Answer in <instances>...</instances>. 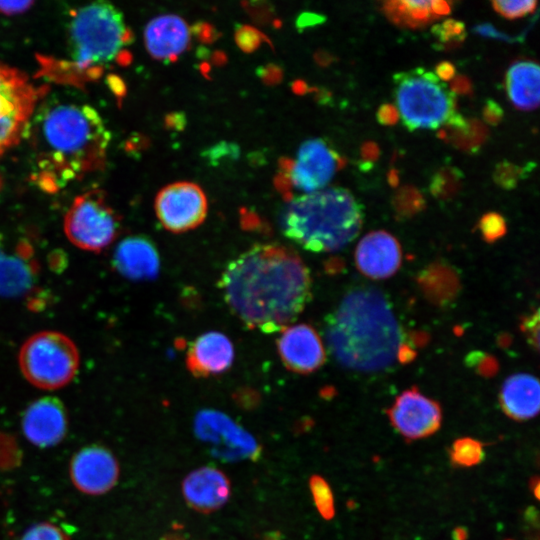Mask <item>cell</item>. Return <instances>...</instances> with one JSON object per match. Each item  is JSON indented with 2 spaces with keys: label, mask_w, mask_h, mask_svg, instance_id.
<instances>
[{
  "label": "cell",
  "mask_w": 540,
  "mask_h": 540,
  "mask_svg": "<svg viewBox=\"0 0 540 540\" xmlns=\"http://www.w3.org/2000/svg\"><path fill=\"white\" fill-rule=\"evenodd\" d=\"M219 288L240 321L264 333L288 327L312 297L309 269L279 244H256L230 261Z\"/></svg>",
  "instance_id": "6da1fadb"
},
{
  "label": "cell",
  "mask_w": 540,
  "mask_h": 540,
  "mask_svg": "<svg viewBox=\"0 0 540 540\" xmlns=\"http://www.w3.org/2000/svg\"><path fill=\"white\" fill-rule=\"evenodd\" d=\"M28 132L38 184L49 191L99 169L111 137L94 107L68 99H52L37 106Z\"/></svg>",
  "instance_id": "7a4b0ae2"
},
{
  "label": "cell",
  "mask_w": 540,
  "mask_h": 540,
  "mask_svg": "<svg viewBox=\"0 0 540 540\" xmlns=\"http://www.w3.org/2000/svg\"><path fill=\"white\" fill-rule=\"evenodd\" d=\"M328 347L345 368L362 373L383 371L412 360L414 351L386 297L371 287L349 291L325 321Z\"/></svg>",
  "instance_id": "3957f363"
},
{
  "label": "cell",
  "mask_w": 540,
  "mask_h": 540,
  "mask_svg": "<svg viewBox=\"0 0 540 540\" xmlns=\"http://www.w3.org/2000/svg\"><path fill=\"white\" fill-rule=\"evenodd\" d=\"M363 209L353 194L330 187L289 200L281 215L283 234L313 252H335L359 233Z\"/></svg>",
  "instance_id": "277c9868"
},
{
  "label": "cell",
  "mask_w": 540,
  "mask_h": 540,
  "mask_svg": "<svg viewBox=\"0 0 540 540\" xmlns=\"http://www.w3.org/2000/svg\"><path fill=\"white\" fill-rule=\"evenodd\" d=\"M131 39L117 7L106 1L88 3L70 15L69 60L61 67L71 77L97 78L104 67L118 60Z\"/></svg>",
  "instance_id": "5b68a950"
},
{
  "label": "cell",
  "mask_w": 540,
  "mask_h": 540,
  "mask_svg": "<svg viewBox=\"0 0 540 540\" xmlns=\"http://www.w3.org/2000/svg\"><path fill=\"white\" fill-rule=\"evenodd\" d=\"M397 110L410 130L437 129L456 112V95L422 67L393 76Z\"/></svg>",
  "instance_id": "8992f818"
},
{
  "label": "cell",
  "mask_w": 540,
  "mask_h": 540,
  "mask_svg": "<svg viewBox=\"0 0 540 540\" xmlns=\"http://www.w3.org/2000/svg\"><path fill=\"white\" fill-rule=\"evenodd\" d=\"M19 364L25 378L42 389L68 384L79 367L74 342L62 333L42 331L26 340L20 349Z\"/></svg>",
  "instance_id": "52a82bcc"
},
{
  "label": "cell",
  "mask_w": 540,
  "mask_h": 540,
  "mask_svg": "<svg viewBox=\"0 0 540 540\" xmlns=\"http://www.w3.org/2000/svg\"><path fill=\"white\" fill-rule=\"evenodd\" d=\"M41 91L26 74L0 62V157L25 136Z\"/></svg>",
  "instance_id": "ba28073f"
},
{
  "label": "cell",
  "mask_w": 540,
  "mask_h": 540,
  "mask_svg": "<svg viewBox=\"0 0 540 540\" xmlns=\"http://www.w3.org/2000/svg\"><path fill=\"white\" fill-rule=\"evenodd\" d=\"M119 219L99 191L86 192L73 201L64 218V231L78 248L100 252L119 233Z\"/></svg>",
  "instance_id": "9c48e42d"
},
{
  "label": "cell",
  "mask_w": 540,
  "mask_h": 540,
  "mask_svg": "<svg viewBox=\"0 0 540 540\" xmlns=\"http://www.w3.org/2000/svg\"><path fill=\"white\" fill-rule=\"evenodd\" d=\"M196 437L210 447L211 454L227 462L256 461L261 447L255 438L226 414L214 409L199 411L194 419Z\"/></svg>",
  "instance_id": "30bf717a"
},
{
  "label": "cell",
  "mask_w": 540,
  "mask_h": 540,
  "mask_svg": "<svg viewBox=\"0 0 540 540\" xmlns=\"http://www.w3.org/2000/svg\"><path fill=\"white\" fill-rule=\"evenodd\" d=\"M345 163L324 140L309 139L301 144L295 158L284 161L282 174L286 184L307 194L324 189Z\"/></svg>",
  "instance_id": "8fae6325"
},
{
  "label": "cell",
  "mask_w": 540,
  "mask_h": 540,
  "mask_svg": "<svg viewBox=\"0 0 540 540\" xmlns=\"http://www.w3.org/2000/svg\"><path fill=\"white\" fill-rule=\"evenodd\" d=\"M203 190L191 182H176L162 188L155 199V212L162 226L173 233L198 227L207 215Z\"/></svg>",
  "instance_id": "7c38bea8"
},
{
  "label": "cell",
  "mask_w": 540,
  "mask_h": 540,
  "mask_svg": "<svg viewBox=\"0 0 540 540\" xmlns=\"http://www.w3.org/2000/svg\"><path fill=\"white\" fill-rule=\"evenodd\" d=\"M387 415L394 429L407 441L431 436L442 423L439 403L414 387L396 397Z\"/></svg>",
  "instance_id": "4fadbf2b"
},
{
  "label": "cell",
  "mask_w": 540,
  "mask_h": 540,
  "mask_svg": "<svg viewBox=\"0 0 540 540\" xmlns=\"http://www.w3.org/2000/svg\"><path fill=\"white\" fill-rule=\"evenodd\" d=\"M277 350L284 366L298 374L312 373L326 360L319 334L305 323L284 328L277 339Z\"/></svg>",
  "instance_id": "5bb4252c"
},
{
  "label": "cell",
  "mask_w": 540,
  "mask_h": 540,
  "mask_svg": "<svg viewBox=\"0 0 540 540\" xmlns=\"http://www.w3.org/2000/svg\"><path fill=\"white\" fill-rule=\"evenodd\" d=\"M70 476L80 491L89 495H100L116 484L119 466L110 451L92 445L74 455L70 464Z\"/></svg>",
  "instance_id": "9a60e30c"
},
{
  "label": "cell",
  "mask_w": 540,
  "mask_h": 540,
  "mask_svg": "<svg viewBox=\"0 0 540 540\" xmlns=\"http://www.w3.org/2000/svg\"><path fill=\"white\" fill-rule=\"evenodd\" d=\"M37 274L32 249L23 244L10 248L0 234V300L28 296L36 288Z\"/></svg>",
  "instance_id": "2e32d148"
},
{
  "label": "cell",
  "mask_w": 540,
  "mask_h": 540,
  "mask_svg": "<svg viewBox=\"0 0 540 540\" xmlns=\"http://www.w3.org/2000/svg\"><path fill=\"white\" fill-rule=\"evenodd\" d=\"M67 413L56 397H43L29 405L22 419L26 438L38 447L59 443L67 431Z\"/></svg>",
  "instance_id": "e0dca14e"
},
{
  "label": "cell",
  "mask_w": 540,
  "mask_h": 540,
  "mask_svg": "<svg viewBox=\"0 0 540 540\" xmlns=\"http://www.w3.org/2000/svg\"><path fill=\"white\" fill-rule=\"evenodd\" d=\"M402 259L398 240L386 231L366 234L358 243L355 262L358 270L372 279H386L400 267Z\"/></svg>",
  "instance_id": "ac0fdd59"
},
{
  "label": "cell",
  "mask_w": 540,
  "mask_h": 540,
  "mask_svg": "<svg viewBox=\"0 0 540 540\" xmlns=\"http://www.w3.org/2000/svg\"><path fill=\"white\" fill-rule=\"evenodd\" d=\"M234 360V347L230 339L217 331L197 337L186 353L188 370L195 377H209L226 371Z\"/></svg>",
  "instance_id": "d6986e66"
},
{
  "label": "cell",
  "mask_w": 540,
  "mask_h": 540,
  "mask_svg": "<svg viewBox=\"0 0 540 540\" xmlns=\"http://www.w3.org/2000/svg\"><path fill=\"white\" fill-rule=\"evenodd\" d=\"M149 54L160 60H173L189 45L190 30L178 15L163 14L151 19L144 30Z\"/></svg>",
  "instance_id": "ffe728a7"
},
{
  "label": "cell",
  "mask_w": 540,
  "mask_h": 540,
  "mask_svg": "<svg viewBox=\"0 0 540 540\" xmlns=\"http://www.w3.org/2000/svg\"><path fill=\"white\" fill-rule=\"evenodd\" d=\"M182 491L190 507L208 513L219 509L227 502L230 483L221 471L212 467H202L184 479Z\"/></svg>",
  "instance_id": "44dd1931"
},
{
  "label": "cell",
  "mask_w": 540,
  "mask_h": 540,
  "mask_svg": "<svg viewBox=\"0 0 540 540\" xmlns=\"http://www.w3.org/2000/svg\"><path fill=\"white\" fill-rule=\"evenodd\" d=\"M113 265L127 279L149 280L158 275L160 259L150 240L142 236H130L117 245Z\"/></svg>",
  "instance_id": "7402d4cb"
},
{
  "label": "cell",
  "mask_w": 540,
  "mask_h": 540,
  "mask_svg": "<svg viewBox=\"0 0 540 540\" xmlns=\"http://www.w3.org/2000/svg\"><path fill=\"white\" fill-rule=\"evenodd\" d=\"M503 412L513 420L525 421L535 417L540 406L538 379L528 373H517L508 377L499 393Z\"/></svg>",
  "instance_id": "603a6c76"
},
{
  "label": "cell",
  "mask_w": 540,
  "mask_h": 540,
  "mask_svg": "<svg viewBox=\"0 0 540 540\" xmlns=\"http://www.w3.org/2000/svg\"><path fill=\"white\" fill-rule=\"evenodd\" d=\"M539 65L530 60L514 62L507 70L505 86L509 100L519 110L531 111L539 105Z\"/></svg>",
  "instance_id": "cb8c5ba5"
},
{
  "label": "cell",
  "mask_w": 540,
  "mask_h": 540,
  "mask_svg": "<svg viewBox=\"0 0 540 540\" xmlns=\"http://www.w3.org/2000/svg\"><path fill=\"white\" fill-rule=\"evenodd\" d=\"M417 282L425 297L440 307L451 304L460 291L458 274L450 265L440 261L420 271Z\"/></svg>",
  "instance_id": "d4e9b609"
},
{
  "label": "cell",
  "mask_w": 540,
  "mask_h": 540,
  "mask_svg": "<svg viewBox=\"0 0 540 540\" xmlns=\"http://www.w3.org/2000/svg\"><path fill=\"white\" fill-rule=\"evenodd\" d=\"M487 127L478 119H466L457 111L446 121L437 136L455 148L476 153L488 138Z\"/></svg>",
  "instance_id": "484cf974"
},
{
  "label": "cell",
  "mask_w": 540,
  "mask_h": 540,
  "mask_svg": "<svg viewBox=\"0 0 540 540\" xmlns=\"http://www.w3.org/2000/svg\"><path fill=\"white\" fill-rule=\"evenodd\" d=\"M382 11L392 23L413 29L424 27L438 19L432 11L431 1H386L382 4Z\"/></svg>",
  "instance_id": "4316f807"
},
{
  "label": "cell",
  "mask_w": 540,
  "mask_h": 540,
  "mask_svg": "<svg viewBox=\"0 0 540 540\" xmlns=\"http://www.w3.org/2000/svg\"><path fill=\"white\" fill-rule=\"evenodd\" d=\"M463 177L459 168L443 166L431 177L429 191L438 200H450L459 193Z\"/></svg>",
  "instance_id": "83f0119b"
},
{
  "label": "cell",
  "mask_w": 540,
  "mask_h": 540,
  "mask_svg": "<svg viewBox=\"0 0 540 540\" xmlns=\"http://www.w3.org/2000/svg\"><path fill=\"white\" fill-rule=\"evenodd\" d=\"M449 457L453 466L471 467L484 460V443L464 437L455 440L449 449Z\"/></svg>",
  "instance_id": "f1b7e54d"
},
{
  "label": "cell",
  "mask_w": 540,
  "mask_h": 540,
  "mask_svg": "<svg viewBox=\"0 0 540 540\" xmlns=\"http://www.w3.org/2000/svg\"><path fill=\"white\" fill-rule=\"evenodd\" d=\"M422 193L412 185L400 187L392 197V206L398 218L407 219L425 208Z\"/></svg>",
  "instance_id": "f546056e"
},
{
  "label": "cell",
  "mask_w": 540,
  "mask_h": 540,
  "mask_svg": "<svg viewBox=\"0 0 540 540\" xmlns=\"http://www.w3.org/2000/svg\"><path fill=\"white\" fill-rule=\"evenodd\" d=\"M431 31L443 50L460 46L466 38L464 23L455 19H447L441 24H436Z\"/></svg>",
  "instance_id": "4dcf8cb0"
},
{
  "label": "cell",
  "mask_w": 540,
  "mask_h": 540,
  "mask_svg": "<svg viewBox=\"0 0 540 540\" xmlns=\"http://www.w3.org/2000/svg\"><path fill=\"white\" fill-rule=\"evenodd\" d=\"M309 486L318 512L324 519H332L335 514L334 499L326 480L319 475H313L310 478Z\"/></svg>",
  "instance_id": "1f68e13d"
},
{
  "label": "cell",
  "mask_w": 540,
  "mask_h": 540,
  "mask_svg": "<svg viewBox=\"0 0 540 540\" xmlns=\"http://www.w3.org/2000/svg\"><path fill=\"white\" fill-rule=\"evenodd\" d=\"M527 168L520 167L507 160L499 162L493 171V181L505 190L517 187L519 181L526 175Z\"/></svg>",
  "instance_id": "d6a6232c"
},
{
  "label": "cell",
  "mask_w": 540,
  "mask_h": 540,
  "mask_svg": "<svg viewBox=\"0 0 540 540\" xmlns=\"http://www.w3.org/2000/svg\"><path fill=\"white\" fill-rule=\"evenodd\" d=\"M478 228L486 242L493 243L505 235L506 221L500 214L489 212L484 214L478 223Z\"/></svg>",
  "instance_id": "836d02e7"
},
{
  "label": "cell",
  "mask_w": 540,
  "mask_h": 540,
  "mask_svg": "<svg viewBox=\"0 0 540 540\" xmlns=\"http://www.w3.org/2000/svg\"><path fill=\"white\" fill-rule=\"evenodd\" d=\"M492 6L496 12L508 19L523 17L532 13L536 6V1H493Z\"/></svg>",
  "instance_id": "e575fe53"
},
{
  "label": "cell",
  "mask_w": 540,
  "mask_h": 540,
  "mask_svg": "<svg viewBox=\"0 0 540 540\" xmlns=\"http://www.w3.org/2000/svg\"><path fill=\"white\" fill-rule=\"evenodd\" d=\"M21 540H69V538L59 527L51 523H39L27 530Z\"/></svg>",
  "instance_id": "d590c367"
},
{
  "label": "cell",
  "mask_w": 540,
  "mask_h": 540,
  "mask_svg": "<svg viewBox=\"0 0 540 540\" xmlns=\"http://www.w3.org/2000/svg\"><path fill=\"white\" fill-rule=\"evenodd\" d=\"M466 362L483 376H492L498 370L497 361L485 353L472 352L467 356Z\"/></svg>",
  "instance_id": "8d00e7d4"
},
{
  "label": "cell",
  "mask_w": 540,
  "mask_h": 540,
  "mask_svg": "<svg viewBox=\"0 0 540 540\" xmlns=\"http://www.w3.org/2000/svg\"><path fill=\"white\" fill-rule=\"evenodd\" d=\"M520 328L527 338L529 344L538 351L539 348V311L524 316Z\"/></svg>",
  "instance_id": "74e56055"
},
{
  "label": "cell",
  "mask_w": 540,
  "mask_h": 540,
  "mask_svg": "<svg viewBox=\"0 0 540 540\" xmlns=\"http://www.w3.org/2000/svg\"><path fill=\"white\" fill-rule=\"evenodd\" d=\"M482 115L487 124L495 126L502 121L504 110L495 100L487 99L483 107Z\"/></svg>",
  "instance_id": "f35d334b"
},
{
  "label": "cell",
  "mask_w": 540,
  "mask_h": 540,
  "mask_svg": "<svg viewBox=\"0 0 540 540\" xmlns=\"http://www.w3.org/2000/svg\"><path fill=\"white\" fill-rule=\"evenodd\" d=\"M236 39L244 50H253L260 43L259 33L249 27H243L237 32Z\"/></svg>",
  "instance_id": "ab89813d"
},
{
  "label": "cell",
  "mask_w": 540,
  "mask_h": 540,
  "mask_svg": "<svg viewBox=\"0 0 540 540\" xmlns=\"http://www.w3.org/2000/svg\"><path fill=\"white\" fill-rule=\"evenodd\" d=\"M376 117L380 124L390 126L396 124L400 116L394 105L384 103L378 108Z\"/></svg>",
  "instance_id": "60d3db41"
},
{
  "label": "cell",
  "mask_w": 540,
  "mask_h": 540,
  "mask_svg": "<svg viewBox=\"0 0 540 540\" xmlns=\"http://www.w3.org/2000/svg\"><path fill=\"white\" fill-rule=\"evenodd\" d=\"M33 4V1H0V12L16 15L27 11Z\"/></svg>",
  "instance_id": "b9f144b4"
},
{
  "label": "cell",
  "mask_w": 540,
  "mask_h": 540,
  "mask_svg": "<svg viewBox=\"0 0 540 540\" xmlns=\"http://www.w3.org/2000/svg\"><path fill=\"white\" fill-rule=\"evenodd\" d=\"M449 90L455 95H471L473 92V85L467 76L457 75L453 78Z\"/></svg>",
  "instance_id": "7bdbcfd3"
},
{
  "label": "cell",
  "mask_w": 540,
  "mask_h": 540,
  "mask_svg": "<svg viewBox=\"0 0 540 540\" xmlns=\"http://www.w3.org/2000/svg\"><path fill=\"white\" fill-rule=\"evenodd\" d=\"M361 158L363 162L371 163L376 161L380 155V149L375 142L369 141L365 142L361 146Z\"/></svg>",
  "instance_id": "ee69618b"
},
{
  "label": "cell",
  "mask_w": 540,
  "mask_h": 540,
  "mask_svg": "<svg viewBox=\"0 0 540 540\" xmlns=\"http://www.w3.org/2000/svg\"><path fill=\"white\" fill-rule=\"evenodd\" d=\"M455 66L449 61H441L435 67V75L439 80L449 81L455 77Z\"/></svg>",
  "instance_id": "f6af8a7d"
},
{
  "label": "cell",
  "mask_w": 540,
  "mask_h": 540,
  "mask_svg": "<svg viewBox=\"0 0 540 540\" xmlns=\"http://www.w3.org/2000/svg\"><path fill=\"white\" fill-rule=\"evenodd\" d=\"M475 33L490 38L510 41L512 38L504 33L499 32L490 24H481L474 28Z\"/></svg>",
  "instance_id": "bcb514c9"
},
{
  "label": "cell",
  "mask_w": 540,
  "mask_h": 540,
  "mask_svg": "<svg viewBox=\"0 0 540 540\" xmlns=\"http://www.w3.org/2000/svg\"><path fill=\"white\" fill-rule=\"evenodd\" d=\"M324 20L325 18L322 15H318L315 13H304L298 18L297 25L300 28H306L323 23Z\"/></svg>",
  "instance_id": "7dc6e473"
},
{
  "label": "cell",
  "mask_w": 540,
  "mask_h": 540,
  "mask_svg": "<svg viewBox=\"0 0 540 540\" xmlns=\"http://www.w3.org/2000/svg\"><path fill=\"white\" fill-rule=\"evenodd\" d=\"M431 8L433 13L440 18L451 12V3L443 0L431 1Z\"/></svg>",
  "instance_id": "c3c4849f"
},
{
  "label": "cell",
  "mask_w": 540,
  "mask_h": 540,
  "mask_svg": "<svg viewBox=\"0 0 540 540\" xmlns=\"http://www.w3.org/2000/svg\"><path fill=\"white\" fill-rule=\"evenodd\" d=\"M468 530L465 527H456L452 532L453 540H467Z\"/></svg>",
  "instance_id": "681fc988"
},
{
  "label": "cell",
  "mask_w": 540,
  "mask_h": 540,
  "mask_svg": "<svg viewBox=\"0 0 540 540\" xmlns=\"http://www.w3.org/2000/svg\"><path fill=\"white\" fill-rule=\"evenodd\" d=\"M388 183L391 187H397L399 184V176L396 169H391L388 173Z\"/></svg>",
  "instance_id": "f907efd6"
},
{
  "label": "cell",
  "mask_w": 540,
  "mask_h": 540,
  "mask_svg": "<svg viewBox=\"0 0 540 540\" xmlns=\"http://www.w3.org/2000/svg\"><path fill=\"white\" fill-rule=\"evenodd\" d=\"M530 488H531V491L534 495V497L536 499H539V488H540V485H539V478L537 476L533 477L531 480H530Z\"/></svg>",
  "instance_id": "816d5d0a"
},
{
  "label": "cell",
  "mask_w": 540,
  "mask_h": 540,
  "mask_svg": "<svg viewBox=\"0 0 540 540\" xmlns=\"http://www.w3.org/2000/svg\"><path fill=\"white\" fill-rule=\"evenodd\" d=\"M283 536L279 531H271L266 533L262 540H282Z\"/></svg>",
  "instance_id": "f5cc1de1"
},
{
  "label": "cell",
  "mask_w": 540,
  "mask_h": 540,
  "mask_svg": "<svg viewBox=\"0 0 540 540\" xmlns=\"http://www.w3.org/2000/svg\"><path fill=\"white\" fill-rule=\"evenodd\" d=\"M161 540H186V539L180 534H168L164 536Z\"/></svg>",
  "instance_id": "db71d44e"
},
{
  "label": "cell",
  "mask_w": 540,
  "mask_h": 540,
  "mask_svg": "<svg viewBox=\"0 0 540 540\" xmlns=\"http://www.w3.org/2000/svg\"><path fill=\"white\" fill-rule=\"evenodd\" d=\"M510 540V539H509Z\"/></svg>",
  "instance_id": "11a10c76"
}]
</instances>
